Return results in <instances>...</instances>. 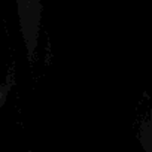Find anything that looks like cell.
I'll return each instance as SVG.
<instances>
[{"instance_id": "obj_1", "label": "cell", "mask_w": 152, "mask_h": 152, "mask_svg": "<svg viewBox=\"0 0 152 152\" xmlns=\"http://www.w3.org/2000/svg\"><path fill=\"white\" fill-rule=\"evenodd\" d=\"M149 152H152V127H151V133H149V145H148Z\"/></svg>"}, {"instance_id": "obj_2", "label": "cell", "mask_w": 152, "mask_h": 152, "mask_svg": "<svg viewBox=\"0 0 152 152\" xmlns=\"http://www.w3.org/2000/svg\"><path fill=\"white\" fill-rule=\"evenodd\" d=\"M2 100H3V97H2V94H0V103H2Z\"/></svg>"}]
</instances>
